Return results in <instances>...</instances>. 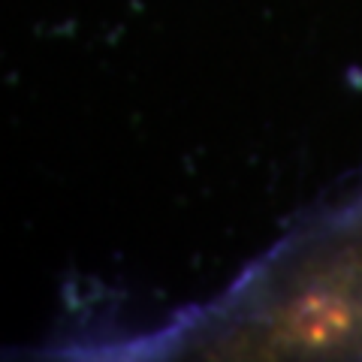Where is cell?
I'll return each instance as SVG.
<instances>
[{
	"label": "cell",
	"mask_w": 362,
	"mask_h": 362,
	"mask_svg": "<svg viewBox=\"0 0 362 362\" xmlns=\"http://www.w3.org/2000/svg\"><path fill=\"white\" fill-rule=\"evenodd\" d=\"M356 329L354 302L338 293L317 290L302 296L284 317V332L305 347H329L338 344Z\"/></svg>",
	"instance_id": "6da1fadb"
}]
</instances>
